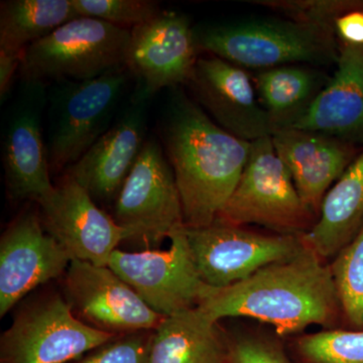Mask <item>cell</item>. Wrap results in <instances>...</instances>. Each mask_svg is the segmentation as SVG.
I'll return each mask as SVG.
<instances>
[{"mask_svg": "<svg viewBox=\"0 0 363 363\" xmlns=\"http://www.w3.org/2000/svg\"><path fill=\"white\" fill-rule=\"evenodd\" d=\"M150 100L131 93L118 119L82 157L66 169L97 203L116 202L147 142Z\"/></svg>", "mask_w": 363, "mask_h": 363, "instance_id": "e0dca14e", "label": "cell"}, {"mask_svg": "<svg viewBox=\"0 0 363 363\" xmlns=\"http://www.w3.org/2000/svg\"><path fill=\"white\" fill-rule=\"evenodd\" d=\"M257 6L279 11L290 20L335 30V23L358 4L340 0H257Z\"/></svg>", "mask_w": 363, "mask_h": 363, "instance_id": "4316f807", "label": "cell"}, {"mask_svg": "<svg viewBox=\"0 0 363 363\" xmlns=\"http://www.w3.org/2000/svg\"><path fill=\"white\" fill-rule=\"evenodd\" d=\"M330 267L344 314L351 325L363 328V226Z\"/></svg>", "mask_w": 363, "mask_h": 363, "instance_id": "cb8c5ba5", "label": "cell"}, {"mask_svg": "<svg viewBox=\"0 0 363 363\" xmlns=\"http://www.w3.org/2000/svg\"><path fill=\"white\" fill-rule=\"evenodd\" d=\"M154 330L116 336L72 363H147Z\"/></svg>", "mask_w": 363, "mask_h": 363, "instance_id": "83f0119b", "label": "cell"}, {"mask_svg": "<svg viewBox=\"0 0 363 363\" xmlns=\"http://www.w3.org/2000/svg\"><path fill=\"white\" fill-rule=\"evenodd\" d=\"M252 79L274 133L292 128L329 81L322 72L295 65L259 71Z\"/></svg>", "mask_w": 363, "mask_h": 363, "instance_id": "7402d4cb", "label": "cell"}, {"mask_svg": "<svg viewBox=\"0 0 363 363\" xmlns=\"http://www.w3.org/2000/svg\"><path fill=\"white\" fill-rule=\"evenodd\" d=\"M313 216L277 154L272 136L252 142L245 171L217 219L233 225L252 223L283 234H298L311 225Z\"/></svg>", "mask_w": 363, "mask_h": 363, "instance_id": "52a82bcc", "label": "cell"}, {"mask_svg": "<svg viewBox=\"0 0 363 363\" xmlns=\"http://www.w3.org/2000/svg\"><path fill=\"white\" fill-rule=\"evenodd\" d=\"M272 140L292 175L301 199L316 216L329 189L354 161L352 143L296 128L277 131Z\"/></svg>", "mask_w": 363, "mask_h": 363, "instance_id": "ac0fdd59", "label": "cell"}, {"mask_svg": "<svg viewBox=\"0 0 363 363\" xmlns=\"http://www.w3.org/2000/svg\"><path fill=\"white\" fill-rule=\"evenodd\" d=\"M199 54L188 16L162 11L130 30L125 67L135 80L133 91L152 100L164 88L187 84Z\"/></svg>", "mask_w": 363, "mask_h": 363, "instance_id": "4fadbf2b", "label": "cell"}, {"mask_svg": "<svg viewBox=\"0 0 363 363\" xmlns=\"http://www.w3.org/2000/svg\"><path fill=\"white\" fill-rule=\"evenodd\" d=\"M130 30L79 16L23 52L21 80L87 81L125 66Z\"/></svg>", "mask_w": 363, "mask_h": 363, "instance_id": "5b68a950", "label": "cell"}, {"mask_svg": "<svg viewBox=\"0 0 363 363\" xmlns=\"http://www.w3.org/2000/svg\"><path fill=\"white\" fill-rule=\"evenodd\" d=\"M71 260L45 230L39 211L18 215L0 240V316L38 286L65 274Z\"/></svg>", "mask_w": 363, "mask_h": 363, "instance_id": "2e32d148", "label": "cell"}, {"mask_svg": "<svg viewBox=\"0 0 363 363\" xmlns=\"http://www.w3.org/2000/svg\"><path fill=\"white\" fill-rule=\"evenodd\" d=\"M23 54L0 50V104H4L11 94L16 72L20 71Z\"/></svg>", "mask_w": 363, "mask_h": 363, "instance_id": "f546056e", "label": "cell"}, {"mask_svg": "<svg viewBox=\"0 0 363 363\" xmlns=\"http://www.w3.org/2000/svg\"><path fill=\"white\" fill-rule=\"evenodd\" d=\"M37 203L45 230L65 248L72 259L108 267L119 243L130 240L128 231L68 174Z\"/></svg>", "mask_w": 363, "mask_h": 363, "instance_id": "8fae6325", "label": "cell"}, {"mask_svg": "<svg viewBox=\"0 0 363 363\" xmlns=\"http://www.w3.org/2000/svg\"><path fill=\"white\" fill-rule=\"evenodd\" d=\"M196 47L242 69L337 63L335 30L292 20L255 18L193 28Z\"/></svg>", "mask_w": 363, "mask_h": 363, "instance_id": "3957f363", "label": "cell"}, {"mask_svg": "<svg viewBox=\"0 0 363 363\" xmlns=\"http://www.w3.org/2000/svg\"><path fill=\"white\" fill-rule=\"evenodd\" d=\"M80 16L98 18L131 28L154 20L162 9L161 4L152 0H72Z\"/></svg>", "mask_w": 363, "mask_h": 363, "instance_id": "484cf974", "label": "cell"}, {"mask_svg": "<svg viewBox=\"0 0 363 363\" xmlns=\"http://www.w3.org/2000/svg\"><path fill=\"white\" fill-rule=\"evenodd\" d=\"M363 226V150L325 195L319 219L303 242L321 259L337 255Z\"/></svg>", "mask_w": 363, "mask_h": 363, "instance_id": "ffe728a7", "label": "cell"}, {"mask_svg": "<svg viewBox=\"0 0 363 363\" xmlns=\"http://www.w3.org/2000/svg\"><path fill=\"white\" fill-rule=\"evenodd\" d=\"M116 336L81 321L65 297L25 304L0 338V363H72Z\"/></svg>", "mask_w": 363, "mask_h": 363, "instance_id": "8992f818", "label": "cell"}, {"mask_svg": "<svg viewBox=\"0 0 363 363\" xmlns=\"http://www.w3.org/2000/svg\"><path fill=\"white\" fill-rule=\"evenodd\" d=\"M216 324L199 306L162 318L147 363H228L229 342Z\"/></svg>", "mask_w": 363, "mask_h": 363, "instance_id": "44dd1931", "label": "cell"}, {"mask_svg": "<svg viewBox=\"0 0 363 363\" xmlns=\"http://www.w3.org/2000/svg\"><path fill=\"white\" fill-rule=\"evenodd\" d=\"M189 248L203 283L225 288L262 267L292 259L305 243L298 234L264 235L216 219L204 227H186Z\"/></svg>", "mask_w": 363, "mask_h": 363, "instance_id": "ba28073f", "label": "cell"}, {"mask_svg": "<svg viewBox=\"0 0 363 363\" xmlns=\"http://www.w3.org/2000/svg\"><path fill=\"white\" fill-rule=\"evenodd\" d=\"M64 288L81 321L114 336L155 330L164 318L109 267L72 259Z\"/></svg>", "mask_w": 363, "mask_h": 363, "instance_id": "5bb4252c", "label": "cell"}, {"mask_svg": "<svg viewBox=\"0 0 363 363\" xmlns=\"http://www.w3.org/2000/svg\"><path fill=\"white\" fill-rule=\"evenodd\" d=\"M135 82L125 66L87 81L48 88L47 145L51 174L70 168L111 128L117 107Z\"/></svg>", "mask_w": 363, "mask_h": 363, "instance_id": "277c9868", "label": "cell"}, {"mask_svg": "<svg viewBox=\"0 0 363 363\" xmlns=\"http://www.w3.org/2000/svg\"><path fill=\"white\" fill-rule=\"evenodd\" d=\"M161 138L180 193L184 225H210L235 190L252 143L224 130L181 87L169 89Z\"/></svg>", "mask_w": 363, "mask_h": 363, "instance_id": "6da1fadb", "label": "cell"}, {"mask_svg": "<svg viewBox=\"0 0 363 363\" xmlns=\"http://www.w3.org/2000/svg\"><path fill=\"white\" fill-rule=\"evenodd\" d=\"M228 363H292L278 343L245 337L229 342Z\"/></svg>", "mask_w": 363, "mask_h": 363, "instance_id": "f1b7e54d", "label": "cell"}, {"mask_svg": "<svg viewBox=\"0 0 363 363\" xmlns=\"http://www.w3.org/2000/svg\"><path fill=\"white\" fill-rule=\"evenodd\" d=\"M198 306L216 322L226 317L253 318L284 335L311 325L329 326L340 302L330 266L305 245L292 259L262 267L240 283L207 286Z\"/></svg>", "mask_w": 363, "mask_h": 363, "instance_id": "7a4b0ae2", "label": "cell"}, {"mask_svg": "<svg viewBox=\"0 0 363 363\" xmlns=\"http://www.w3.org/2000/svg\"><path fill=\"white\" fill-rule=\"evenodd\" d=\"M72 0H6L0 4V50L26 48L79 18Z\"/></svg>", "mask_w": 363, "mask_h": 363, "instance_id": "603a6c76", "label": "cell"}, {"mask_svg": "<svg viewBox=\"0 0 363 363\" xmlns=\"http://www.w3.org/2000/svg\"><path fill=\"white\" fill-rule=\"evenodd\" d=\"M302 363H363V331L326 330L298 338Z\"/></svg>", "mask_w": 363, "mask_h": 363, "instance_id": "d4e9b609", "label": "cell"}, {"mask_svg": "<svg viewBox=\"0 0 363 363\" xmlns=\"http://www.w3.org/2000/svg\"><path fill=\"white\" fill-rule=\"evenodd\" d=\"M168 250H114L108 267L157 314L166 317L197 307L206 284L198 274L185 225L169 238Z\"/></svg>", "mask_w": 363, "mask_h": 363, "instance_id": "30bf717a", "label": "cell"}, {"mask_svg": "<svg viewBox=\"0 0 363 363\" xmlns=\"http://www.w3.org/2000/svg\"><path fill=\"white\" fill-rule=\"evenodd\" d=\"M335 32L347 44L363 45V11H352L339 18Z\"/></svg>", "mask_w": 363, "mask_h": 363, "instance_id": "4dcf8cb0", "label": "cell"}, {"mask_svg": "<svg viewBox=\"0 0 363 363\" xmlns=\"http://www.w3.org/2000/svg\"><path fill=\"white\" fill-rule=\"evenodd\" d=\"M337 68L296 130L314 131L350 143L363 140V45L339 51Z\"/></svg>", "mask_w": 363, "mask_h": 363, "instance_id": "d6986e66", "label": "cell"}, {"mask_svg": "<svg viewBox=\"0 0 363 363\" xmlns=\"http://www.w3.org/2000/svg\"><path fill=\"white\" fill-rule=\"evenodd\" d=\"M113 206L112 217L128 231V240L147 247H156L184 225L175 175L157 138H147Z\"/></svg>", "mask_w": 363, "mask_h": 363, "instance_id": "9c48e42d", "label": "cell"}, {"mask_svg": "<svg viewBox=\"0 0 363 363\" xmlns=\"http://www.w3.org/2000/svg\"><path fill=\"white\" fill-rule=\"evenodd\" d=\"M48 108V86L21 80L20 89L7 113L2 135V162L7 193L16 201L38 202L54 189L43 116Z\"/></svg>", "mask_w": 363, "mask_h": 363, "instance_id": "7c38bea8", "label": "cell"}, {"mask_svg": "<svg viewBox=\"0 0 363 363\" xmlns=\"http://www.w3.org/2000/svg\"><path fill=\"white\" fill-rule=\"evenodd\" d=\"M186 85L196 104L230 135L248 143L274 135L253 79L245 69L207 54L198 58Z\"/></svg>", "mask_w": 363, "mask_h": 363, "instance_id": "9a60e30c", "label": "cell"}]
</instances>
